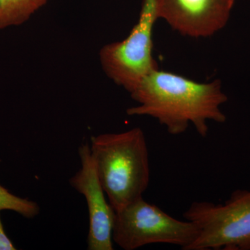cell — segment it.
<instances>
[{"mask_svg":"<svg viewBox=\"0 0 250 250\" xmlns=\"http://www.w3.org/2000/svg\"><path fill=\"white\" fill-rule=\"evenodd\" d=\"M129 94L139 104L128 108V116L152 117L174 136L184 134L192 125L197 134L206 138L208 121H227L221 106L228 97L219 80L200 83L159 68Z\"/></svg>","mask_w":250,"mask_h":250,"instance_id":"obj_1","label":"cell"},{"mask_svg":"<svg viewBox=\"0 0 250 250\" xmlns=\"http://www.w3.org/2000/svg\"><path fill=\"white\" fill-rule=\"evenodd\" d=\"M99 180L114 210L143 197L150 179L146 136L140 127L92 136Z\"/></svg>","mask_w":250,"mask_h":250,"instance_id":"obj_2","label":"cell"},{"mask_svg":"<svg viewBox=\"0 0 250 250\" xmlns=\"http://www.w3.org/2000/svg\"><path fill=\"white\" fill-rule=\"evenodd\" d=\"M199 233L195 223L174 218L143 197L115 210L113 241L125 250L157 243L188 250Z\"/></svg>","mask_w":250,"mask_h":250,"instance_id":"obj_3","label":"cell"},{"mask_svg":"<svg viewBox=\"0 0 250 250\" xmlns=\"http://www.w3.org/2000/svg\"><path fill=\"white\" fill-rule=\"evenodd\" d=\"M183 216L200 230L188 250H250V190H235L223 204L192 202Z\"/></svg>","mask_w":250,"mask_h":250,"instance_id":"obj_4","label":"cell"},{"mask_svg":"<svg viewBox=\"0 0 250 250\" xmlns=\"http://www.w3.org/2000/svg\"><path fill=\"white\" fill-rule=\"evenodd\" d=\"M158 19L157 0H143L139 21L127 37L100 49L104 72L128 93L159 68L153 56V30Z\"/></svg>","mask_w":250,"mask_h":250,"instance_id":"obj_5","label":"cell"},{"mask_svg":"<svg viewBox=\"0 0 250 250\" xmlns=\"http://www.w3.org/2000/svg\"><path fill=\"white\" fill-rule=\"evenodd\" d=\"M236 0H157L158 16L182 36L215 35L229 21Z\"/></svg>","mask_w":250,"mask_h":250,"instance_id":"obj_6","label":"cell"},{"mask_svg":"<svg viewBox=\"0 0 250 250\" xmlns=\"http://www.w3.org/2000/svg\"><path fill=\"white\" fill-rule=\"evenodd\" d=\"M79 155L82 167L70 179V184L86 200L89 214L88 250H113L115 210L106 201L88 143L80 146Z\"/></svg>","mask_w":250,"mask_h":250,"instance_id":"obj_7","label":"cell"},{"mask_svg":"<svg viewBox=\"0 0 250 250\" xmlns=\"http://www.w3.org/2000/svg\"><path fill=\"white\" fill-rule=\"evenodd\" d=\"M49 0H0V30L21 25Z\"/></svg>","mask_w":250,"mask_h":250,"instance_id":"obj_8","label":"cell"},{"mask_svg":"<svg viewBox=\"0 0 250 250\" xmlns=\"http://www.w3.org/2000/svg\"><path fill=\"white\" fill-rule=\"evenodd\" d=\"M13 210L26 218H33L40 213V207L35 202L11 193L0 185V211Z\"/></svg>","mask_w":250,"mask_h":250,"instance_id":"obj_9","label":"cell"},{"mask_svg":"<svg viewBox=\"0 0 250 250\" xmlns=\"http://www.w3.org/2000/svg\"><path fill=\"white\" fill-rule=\"evenodd\" d=\"M16 247L5 233L3 224L0 218V250H15Z\"/></svg>","mask_w":250,"mask_h":250,"instance_id":"obj_10","label":"cell"}]
</instances>
